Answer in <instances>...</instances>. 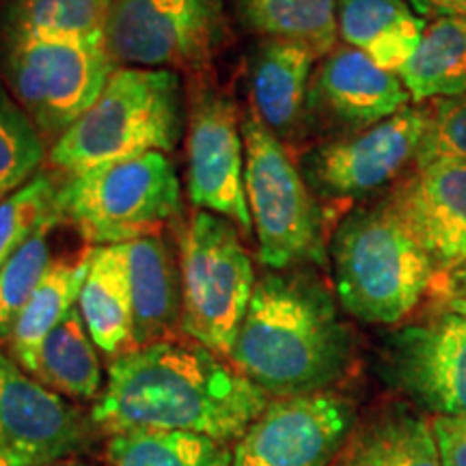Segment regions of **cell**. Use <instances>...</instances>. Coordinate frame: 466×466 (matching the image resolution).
Returning a JSON list of instances; mask_svg holds the SVG:
<instances>
[{
  "mask_svg": "<svg viewBox=\"0 0 466 466\" xmlns=\"http://www.w3.org/2000/svg\"><path fill=\"white\" fill-rule=\"evenodd\" d=\"M268 395L197 341H156L116 357L91 419L110 434L175 430L231 442L261 415Z\"/></svg>",
  "mask_w": 466,
  "mask_h": 466,
  "instance_id": "6da1fadb",
  "label": "cell"
},
{
  "mask_svg": "<svg viewBox=\"0 0 466 466\" xmlns=\"http://www.w3.org/2000/svg\"><path fill=\"white\" fill-rule=\"evenodd\" d=\"M352 333L330 294L305 272H268L255 283L229 360L266 395L329 391L352 360Z\"/></svg>",
  "mask_w": 466,
  "mask_h": 466,
  "instance_id": "7a4b0ae2",
  "label": "cell"
},
{
  "mask_svg": "<svg viewBox=\"0 0 466 466\" xmlns=\"http://www.w3.org/2000/svg\"><path fill=\"white\" fill-rule=\"evenodd\" d=\"M329 253L337 299L365 324L404 322L436 279L428 253L389 195L346 214Z\"/></svg>",
  "mask_w": 466,
  "mask_h": 466,
  "instance_id": "3957f363",
  "label": "cell"
},
{
  "mask_svg": "<svg viewBox=\"0 0 466 466\" xmlns=\"http://www.w3.org/2000/svg\"><path fill=\"white\" fill-rule=\"evenodd\" d=\"M184 130V91L171 69L119 67L96 104L52 143L48 160L67 173L149 151H173Z\"/></svg>",
  "mask_w": 466,
  "mask_h": 466,
  "instance_id": "277c9868",
  "label": "cell"
},
{
  "mask_svg": "<svg viewBox=\"0 0 466 466\" xmlns=\"http://www.w3.org/2000/svg\"><path fill=\"white\" fill-rule=\"evenodd\" d=\"M58 212L93 247L151 236L179 212V177L162 151L104 162L58 186Z\"/></svg>",
  "mask_w": 466,
  "mask_h": 466,
  "instance_id": "5b68a950",
  "label": "cell"
},
{
  "mask_svg": "<svg viewBox=\"0 0 466 466\" xmlns=\"http://www.w3.org/2000/svg\"><path fill=\"white\" fill-rule=\"evenodd\" d=\"M244 184L259 261L270 270L324 264V209L283 141L250 110L242 116Z\"/></svg>",
  "mask_w": 466,
  "mask_h": 466,
  "instance_id": "8992f818",
  "label": "cell"
},
{
  "mask_svg": "<svg viewBox=\"0 0 466 466\" xmlns=\"http://www.w3.org/2000/svg\"><path fill=\"white\" fill-rule=\"evenodd\" d=\"M179 277L182 330L229 359L258 283L238 227L199 209L179 236Z\"/></svg>",
  "mask_w": 466,
  "mask_h": 466,
  "instance_id": "52a82bcc",
  "label": "cell"
},
{
  "mask_svg": "<svg viewBox=\"0 0 466 466\" xmlns=\"http://www.w3.org/2000/svg\"><path fill=\"white\" fill-rule=\"evenodd\" d=\"M115 72L106 44L0 39V76L52 143L96 104Z\"/></svg>",
  "mask_w": 466,
  "mask_h": 466,
  "instance_id": "ba28073f",
  "label": "cell"
},
{
  "mask_svg": "<svg viewBox=\"0 0 466 466\" xmlns=\"http://www.w3.org/2000/svg\"><path fill=\"white\" fill-rule=\"evenodd\" d=\"M225 33V0H113L106 48L124 67L179 72L206 66Z\"/></svg>",
  "mask_w": 466,
  "mask_h": 466,
  "instance_id": "9c48e42d",
  "label": "cell"
},
{
  "mask_svg": "<svg viewBox=\"0 0 466 466\" xmlns=\"http://www.w3.org/2000/svg\"><path fill=\"white\" fill-rule=\"evenodd\" d=\"M428 121L430 106H408L367 130L316 145L300 158L309 190L330 203L376 195L415 165Z\"/></svg>",
  "mask_w": 466,
  "mask_h": 466,
  "instance_id": "30bf717a",
  "label": "cell"
},
{
  "mask_svg": "<svg viewBox=\"0 0 466 466\" xmlns=\"http://www.w3.org/2000/svg\"><path fill=\"white\" fill-rule=\"evenodd\" d=\"M380 371L395 391L434 417H466V318L451 311L387 337Z\"/></svg>",
  "mask_w": 466,
  "mask_h": 466,
  "instance_id": "8fae6325",
  "label": "cell"
},
{
  "mask_svg": "<svg viewBox=\"0 0 466 466\" xmlns=\"http://www.w3.org/2000/svg\"><path fill=\"white\" fill-rule=\"evenodd\" d=\"M354 425V406L333 391L270 400L236 441L231 466H330Z\"/></svg>",
  "mask_w": 466,
  "mask_h": 466,
  "instance_id": "7c38bea8",
  "label": "cell"
},
{
  "mask_svg": "<svg viewBox=\"0 0 466 466\" xmlns=\"http://www.w3.org/2000/svg\"><path fill=\"white\" fill-rule=\"evenodd\" d=\"M188 197L195 208L231 220L247 236L253 233L240 115L231 97L214 86H199L190 102Z\"/></svg>",
  "mask_w": 466,
  "mask_h": 466,
  "instance_id": "4fadbf2b",
  "label": "cell"
},
{
  "mask_svg": "<svg viewBox=\"0 0 466 466\" xmlns=\"http://www.w3.org/2000/svg\"><path fill=\"white\" fill-rule=\"evenodd\" d=\"M319 61L309 83L305 121L354 134L410 106L400 74L376 66L352 46H337Z\"/></svg>",
  "mask_w": 466,
  "mask_h": 466,
  "instance_id": "5bb4252c",
  "label": "cell"
},
{
  "mask_svg": "<svg viewBox=\"0 0 466 466\" xmlns=\"http://www.w3.org/2000/svg\"><path fill=\"white\" fill-rule=\"evenodd\" d=\"M0 441L28 466L63 460L86 441L80 412L5 352H0Z\"/></svg>",
  "mask_w": 466,
  "mask_h": 466,
  "instance_id": "9a60e30c",
  "label": "cell"
},
{
  "mask_svg": "<svg viewBox=\"0 0 466 466\" xmlns=\"http://www.w3.org/2000/svg\"><path fill=\"white\" fill-rule=\"evenodd\" d=\"M389 197L432 261L434 283L466 266V162L412 168Z\"/></svg>",
  "mask_w": 466,
  "mask_h": 466,
  "instance_id": "2e32d148",
  "label": "cell"
},
{
  "mask_svg": "<svg viewBox=\"0 0 466 466\" xmlns=\"http://www.w3.org/2000/svg\"><path fill=\"white\" fill-rule=\"evenodd\" d=\"M316 61L307 46L261 39L248 66L253 113L279 141H291L305 126L307 93Z\"/></svg>",
  "mask_w": 466,
  "mask_h": 466,
  "instance_id": "e0dca14e",
  "label": "cell"
},
{
  "mask_svg": "<svg viewBox=\"0 0 466 466\" xmlns=\"http://www.w3.org/2000/svg\"><path fill=\"white\" fill-rule=\"evenodd\" d=\"M132 289L134 348L165 341L182 324V277L168 244L160 236L126 244Z\"/></svg>",
  "mask_w": 466,
  "mask_h": 466,
  "instance_id": "ac0fdd59",
  "label": "cell"
},
{
  "mask_svg": "<svg viewBox=\"0 0 466 466\" xmlns=\"http://www.w3.org/2000/svg\"><path fill=\"white\" fill-rule=\"evenodd\" d=\"M80 316L93 343L108 357L134 350V311L126 244L91 247L78 296Z\"/></svg>",
  "mask_w": 466,
  "mask_h": 466,
  "instance_id": "d6986e66",
  "label": "cell"
},
{
  "mask_svg": "<svg viewBox=\"0 0 466 466\" xmlns=\"http://www.w3.org/2000/svg\"><path fill=\"white\" fill-rule=\"evenodd\" d=\"M330 466H442V462L430 419L406 404H391L354 425Z\"/></svg>",
  "mask_w": 466,
  "mask_h": 466,
  "instance_id": "ffe728a7",
  "label": "cell"
},
{
  "mask_svg": "<svg viewBox=\"0 0 466 466\" xmlns=\"http://www.w3.org/2000/svg\"><path fill=\"white\" fill-rule=\"evenodd\" d=\"M428 22L406 0H339V39L371 58L376 66L400 74L421 44Z\"/></svg>",
  "mask_w": 466,
  "mask_h": 466,
  "instance_id": "44dd1931",
  "label": "cell"
},
{
  "mask_svg": "<svg viewBox=\"0 0 466 466\" xmlns=\"http://www.w3.org/2000/svg\"><path fill=\"white\" fill-rule=\"evenodd\" d=\"M113 0H5L0 39L106 44Z\"/></svg>",
  "mask_w": 466,
  "mask_h": 466,
  "instance_id": "7402d4cb",
  "label": "cell"
},
{
  "mask_svg": "<svg viewBox=\"0 0 466 466\" xmlns=\"http://www.w3.org/2000/svg\"><path fill=\"white\" fill-rule=\"evenodd\" d=\"M86 275V255L78 261H52L9 337V357L33 376L39 350L58 322L78 305Z\"/></svg>",
  "mask_w": 466,
  "mask_h": 466,
  "instance_id": "603a6c76",
  "label": "cell"
},
{
  "mask_svg": "<svg viewBox=\"0 0 466 466\" xmlns=\"http://www.w3.org/2000/svg\"><path fill=\"white\" fill-rule=\"evenodd\" d=\"M412 102H432L466 93V20L441 17L425 26L421 44L400 69Z\"/></svg>",
  "mask_w": 466,
  "mask_h": 466,
  "instance_id": "cb8c5ba5",
  "label": "cell"
},
{
  "mask_svg": "<svg viewBox=\"0 0 466 466\" xmlns=\"http://www.w3.org/2000/svg\"><path fill=\"white\" fill-rule=\"evenodd\" d=\"M76 305L46 337L33 378L66 398L89 401L102 393V365Z\"/></svg>",
  "mask_w": 466,
  "mask_h": 466,
  "instance_id": "d4e9b609",
  "label": "cell"
},
{
  "mask_svg": "<svg viewBox=\"0 0 466 466\" xmlns=\"http://www.w3.org/2000/svg\"><path fill=\"white\" fill-rule=\"evenodd\" d=\"M248 31L307 46L318 58L337 48L339 0H233Z\"/></svg>",
  "mask_w": 466,
  "mask_h": 466,
  "instance_id": "484cf974",
  "label": "cell"
},
{
  "mask_svg": "<svg viewBox=\"0 0 466 466\" xmlns=\"http://www.w3.org/2000/svg\"><path fill=\"white\" fill-rule=\"evenodd\" d=\"M227 442L175 430H130L110 434L106 466H231Z\"/></svg>",
  "mask_w": 466,
  "mask_h": 466,
  "instance_id": "4316f807",
  "label": "cell"
},
{
  "mask_svg": "<svg viewBox=\"0 0 466 466\" xmlns=\"http://www.w3.org/2000/svg\"><path fill=\"white\" fill-rule=\"evenodd\" d=\"M46 154V141L0 76V197L22 188Z\"/></svg>",
  "mask_w": 466,
  "mask_h": 466,
  "instance_id": "83f0119b",
  "label": "cell"
},
{
  "mask_svg": "<svg viewBox=\"0 0 466 466\" xmlns=\"http://www.w3.org/2000/svg\"><path fill=\"white\" fill-rule=\"evenodd\" d=\"M58 186L50 175L37 173L0 201V268L48 223H63Z\"/></svg>",
  "mask_w": 466,
  "mask_h": 466,
  "instance_id": "f1b7e54d",
  "label": "cell"
},
{
  "mask_svg": "<svg viewBox=\"0 0 466 466\" xmlns=\"http://www.w3.org/2000/svg\"><path fill=\"white\" fill-rule=\"evenodd\" d=\"M61 223H48L0 268V343L9 341L22 309L31 300L48 268L52 266L50 233Z\"/></svg>",
  "mask_w": 466,
  "mask_h": 466,
  "instance_id": "f546056e",
  "label": "cell"
},
{
  "mask_svg": "<svg viewBox=\"0 0 466 466\" xmlns=\"http://www.w3.org/2000/svg\"><path fill=\"white\" fill-rule=\"evenodd\" d=\"M466 162V93L430 102V121L419 143L415 168Z\"/></svg>",
  "mask_w": 466,
  "mask_h": 466,
  "instance_id": "4dcf8cb0",
  "label": "cell"
},
{
  "mask_svg": "<svg viewBox=\"0 0 466 466\" xmlns=\"http://www.w3.org/2000/svg\"><path fill=\"white\" fill-rule=\"evenodd\" d=\"M442 466H466V417H432Z\"/></svg>",
  "mask_w": 466,
  "mask_h": 466,
  "instance_id": "1f68e13d",
  "label": "cell"
},
{
  "mask_svg": "<svg viewBox=\"0 0 466 466\" xmlns=\"http://www.w3.org/2000/svg\"><path fill=\"white\" fill-rule=\"evenodd\" d=\"M412 11L425 22L441 17H462L466 20V0H406Z\"/></svg>",
  "mask_w": 466,
  "mask_h": 466,
  "instance_id": "d6a6232c",
  "label": "cell"
},
{
  "mask_svg": "<svg viewBox=\"0 0 466 466\" xmlns=\"http://www.w3.org/2000/svg\"><path fill=\"white\" fill-rule=\"evenodd\" d=\"M447 299H456V296H466V266L453 272L451 277L442 279V281L434 283Z\"/></svg>",
  "mask_w": 466,
  "mask_h": 466,
  "instance_id": "836d02e7",
  "label": "cell"
},
{
  "mask_svg": "<svg viewBox=\"0 0 466 466\" xmlns=\"http://www.w3.org/2000/svg\"><path fill=\"white\" fill-rule=\"evenodd\" d=\"M0 466H28V464L20 456H15V453L11 451L3 441H0Z\"/></svg>",
  "mask_w": 466,
  "mask_h": 466,
  "instance_id": "e575fe53",
  "label": "cell"
},
{
  "mask_svg": "<svg viewBox=\"0 0 466 466\" xmlns=\"http://www.w3.org/2000/svg\"><path fill=\"white\" fill-rule=\"evenodd\" d=\"M445 305L451 309V311L460 313V316L466 318V296H456V299H447Z\"/></svg>",
  "mask_w": 466,
  "mask_h": 466,
  "instance_id": "d590c367",
  "label": "cell"
},
{
  "mask_svg": "<svg viewBox=\"0 0 466 466\" xmlns=\"http://www.w3.org/2000/svg\"><path fill=\"white\" fill-rule=\"evenodd\" d=\"M46 466H85V464H80V462H72V460H56V462L46 464Z\"/></svg>",
  "mask_w": 466,
  "mask_h": 466,
  "instance_id": "8d00e7d4",
  "label": "cell"
},
{
  "mask_svg": "<svg viewBox=\"0 0 466 466\" xmlns=\"http://www.w3.org/2000/svg\"><path fill=\"white\" fill-rule=\"evenodd\" d=\"M5 199V197H0V201H3Z\"/></svg>",
  "mask_w": 466,
  "mask_h": 466,
  "instance_id": "74e56055",
  "label": "cell"
}]
</instances>
